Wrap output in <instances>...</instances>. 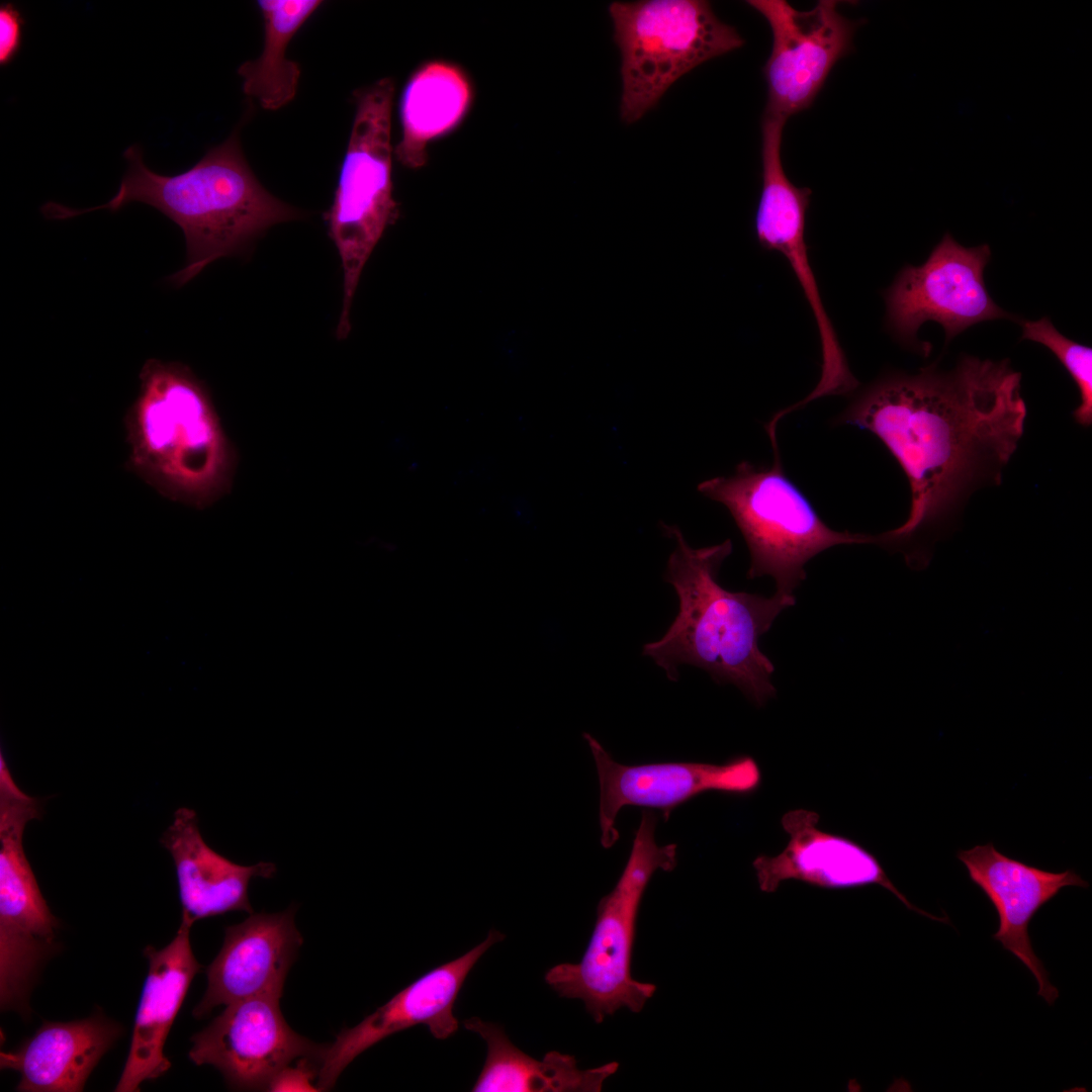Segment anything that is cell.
<instances>
[{"mask_svg":"<svg viewBox=\"0 0 1092 1092\" xmlns=\"http://www.w3.org/2000/svg\"><path fill=\"white\" fill-rule=\"evenodd\" d=\"M1026 415L1021 373L1007 359L963 355L949 370L889 371L856 392L834 423L876 435L911 492L906 521L872 535V544L901 553L912 569L927 567L971 495L1001 484Z\"/></svg>","mask_w":1092,"mask_h":1092,"instance_id":"1","label":"cell"},{"mask_svg":"<svg viewBox=\"0 0 1092 1092\" xmlns=\"http://www.w3.org/2000/svg\"><path fill=\"white\" fill-rule=\"evenodd\" d=\"M123 156L127 170L108 202L79 209L48 202L41 211L51 219H67L99 209L117 211L130 202L160 210L180 226L186 241V265L168 277L176 287L213 261L243 254L271 226L303 217L300 209L271 194L257 179L238 128L189 170L173 176L149 169L138 145Z\"/></svg>","mask_w":1092,"mask_h":1092,"instance_id":"2","label":"cell"},{"mask_svg":"<svg viewBox=\"0 0 1092 1092\" xmlns=\"http://www.w3.org/2000/svg\"><path fill=\"white\" fill-rule=\"evenodd\" d=\"M675 541L664 579L677 595L678 612L665 634L643 646V655L661 667L669 680H677L678 667L694 665L718 684L736 686L754 705L776 696L775 666L758 641L777 617L796 604L794 595L771 597L731 592L718 581L722 563L732 553L730 539L694 548L680 529L663 524Z\"/></svg>","mask_w":1092,"mask_h":1092,"instance_id":"3","label":"cell"},{"mask_svg":"<svg viewBox=\"0 0 1092 1092\" xmlns=\"http://www.w3.org/2000/svg\"><path fill=\"white\" fill-rule=\"evenodd\" d=\"M124 416L126 470L162 496L203 510L233 486L238 456L206 384L177 361L148 359Z\"/></svg>","mask_w":1092,"mask_h":1092,"instance_id":"4","label":"cell"},{"mask_svg":"<svg viewBox=\"0 0 1092 1092\" xmlns=\"http://www.w3.org/2000/svg\"><path fill=\"white\" fill-rule=\"evenodd\" d=\"M656 823L654 812H642L625 868L614 889L598 904L595 928L581 961L556 965L545 974L546 983L560 997L580 999L597 1023L621 1008L640 1012L656 991L654 984L638 982L631 973L644 892L656 871L671 872L677 863L675 843H656Z\"/></svg>","mask_w":1092,"mask_h":1092,"instance_id":"5","label":"cell"},{"mask_svg":"<svg viewBox=\"0 0 1092 1092\" xmlns=\"http://www.w3.org/2000/svg\"><path fill=\"white\" fill-rule=\"evenodd\" d=\"M698 490L723 504L732 515L750 553L747 578L768 575L777 590L794 595L805 580L806 563L837 545L871 544V534L835 531L816 513L786 476L782 461L737 465L729 477L701 482Z\"/></svg>","mask_w":1092,"mask_h":1092,"instance_id":"6","label":"cell"},{"mask_svg":"<svg viewBox=\"0 0 1092 1092\" xmlns=\"http://www.w3.org/2000/svg\"><path fill=\"white\" fill-rule=\"evenodd\" d=\"M609 14L621 60L620 116L626 123L642 118L680 77L744 43L708 1H616Z\"/></svg>","mask_w":1092,"mask_h":1092,"instance_id":"7","label":"cell"},{"mask_svg":"<svg viewBox=\"0 0 1092 1092\" xmlns=\"http://www.w3.org/2000/svg\"><path fill=\"white\" fill-rule=\"evenodd\" d=\"M395 83L383 77L357 89L355 114L331 207L328 235L342 262L343 306L350 308L363 268L398 217L393 197L391 142Z\"/></svg>","mask_w":1092,"mask_h":1092,"instance_id":"8","label":"cell"},{"mask_svg":"<svg viewBox=\"0 0 1092 1092\" xmlns=\"http://www.w3.org/2000/svg\"><path fill=\"white\" fill-rule=\"evenodd\" d=\"M991 259L986 244L967 248L945 234L920 266L906 265L885 290L886 329L902 346L927 357L931 345L918 331L929 321L945 333V345L968 328L1016 316L989 294L984 271Z\"/></svg>","mask_w":1092,"mask_h":1092,"instance_id":"9","label":"cell"},{"mask_svg":"<svg viewBox=\"0 0 1092 1092\" xmlns=\"http://www.w3.org/2000/svg\"><path fill=\"white\" fill-rule=\"evenodd\" d=\"M785 122L765 118L761 123L762 186L755 216L757 241L767 250L783 254L789 262L816 321L821 344V377L808 394H850L858 387L830 318L823 306L805 242L806 210L812 191L795 186L784 171L781 146Z\"/></svg>","mask_w":1092,"mask_h":1092,"instance_id":"10","label":"cell"},{"mask_svg":"<svg viewBox=\"0 0 1092 1092\" xmlns=\"http://www.w3.org/2000/svg\"><path fill=\"white\" fill-rule=\"evenodd\" d=\"M838 1L800 11L785 0H749L767 21L772 46L763 66L764 113L789 118L811 106L834 65L852 50L860 21L843 16Z\"/></svg>","mask_w":1092,"mask_h":1092,"instance_id":"11","label":"cell"},{"mask_svg":"<svg viewBox=\"0 0 1092 1092\" xmlns=\"http://www.w3.org/2000/svg\"><path fill=\"white\" fill-rule=\"evenodd\" d=\"M583 738L593 753L600 785L601 844L611 848L619 839L618 813L626 806L661 812L665 821L678 806L711 791L748 796L761 783V771L749 755L724 763L667 761L626 765L616 761L590 734Z\"/></svg>","mask_w":1092,"mask_h":1092,"instance_id":"12","label":"cell"},{"mask_svg":"<svg viewBox=\"0 0 1092 1092\" xmlns=\"http://www.w3.org/2000/svg\"><path fill=\"white\" fill-rule=\"evenodd\" d=\"M280 998L257 996L225 1005L191 1037L189 1059L211 1065L237 1090H268L274 1077L295 1060L320 1063L326 1050L295 1032L285 1021Z\"/></svg>","mask_w":1092,"mask_h":1092,"instance_id":"13","label":"cell"},{"mask_svg":"<svg viewBox=\"0 0 1092 1092\" xmlns=\"http://www.w3.org/2000/svg\"><path fill=\"white\" fill-rule=\"evenodd\" d=\"M504 938L499 931L490 930L478 945L424 974L356 1026L342 1029L324 1052L315 1082L317 1091L333 1088L353 1060L396 1032L423 1024L437 1039L453 1035L459 1026L454 1004L466 977L481 956Z\"/></svg>","mask_w":1092,"mask_h":1092,"instance_id":"14","label":"cell"},{"mask_svg":"<svg viewBox=\"0 0 1092 1092\" xmlns=\"http://www.w3.org/2000/svg\"><path fill=\"white\" fill-rule=\"evenodd\" d=\"M819 819L818 813L806 809L784 814L782 827L790 836L785 849L775 856L758 855L752 862L760 891L775 893L789 880L828 890L878 885L895 895L909 910L950 923L946 915L936 917L913 905L896 888L871 851L852 839L822 830L818 827Z\"/></svg>","mask_w":1092,"mask_h":1092,"instance_id":"15","label":"cell"},{"mask_svg":"<svg viewBox=\"0 0 1092 1092\" xmlns=\"http://www.w3.org/2000/svg\"><path fill=\"white\" fill-rule=\"evenodd\" d=\"M957 857L997 911L999 925L993 939L1030 971L1038 985L1037 995L1053 1005L1059 991L1034 952L1028 926L1036 912L1063 888H1088V882L1074 870L1052 873L1006 856L991 842L961 849Z\"/></svg>","mask_w":1092,"mask_h":1092,"instance_id":"16","label":"cell"},{"mask_svg":"<svg viewBox=\"0 0 1092 1092\" xmlns=\"http://www.w3.org/2000/svg\"><path fill=\"white\" fill-rule=\"evenodd\" d=\"M295 907L251 914L225 928L218 954L206 969L207 988L193 1009L202 1018L219 1005L257 997H282L288 971L302 944Z\"/></svg>","mask_w":1092,"mask_h":1092,"instance_id":"17","label":"cell"},{"mask_svg":"<svg viewBox=\"0 0 1092 1092\" xmlns=\"http://www.w3.org/2000/svg\"><path fill=\"white\" fill-rule=\"evenodd\" d=\"M59 921L41 895L25 853L0 859V1001L27 1013L36 971L56 947Z\"/></svg>","mask_w":1092,"mask_h":1092,"instance_id":"18","label":"cell"},{"mask_svg":"<svg viewBox=\"0 0 1092 1092\" xmlns=\"http://www.w3.org/2000/svg\"><path fill=\"white\" fill-rule=\"evenodd\" d=\"M193 924L181 919L171 942L161 949L148 945L144 956L149 963L138 1006L129 1052L117 1092L140 1091L145 1081L155 1080L171 1067L164 1055L169 1031L184 1001L188 988L201 966L190 943Z\"/></svg>","mask_w":1092,"mask_h":1092,"instance_id":"19","label":"cell"},{"mask_svg":"<svg viewBox=\"0 0 1092 1092\" xmlns=\"http://www.w3.org/2000/svg\"><path fill=\"white\" fill-rule=\"evenodd\" d=\"M160 842L173 858L182 919L191 924L232 911L252 914L250 882L271 879L277 871L273 862L241 866L216 852L202 838L195 811L186 807L175 811Z\"/></svg>","mask_w":1092,"mask_h":1092,"instance_id":"20","label":"cell"},{"mask_svg":"<svg viewBox=\"0 0 1092 1092\" xmlns=\"http://www.w3.org/2000/svg\"><path fill=\"white\" fill-rule=\"evenodd\" d=\"M120 1032L118 1024L100 1014L46 1021L19 1048L1 1052L0 1067L20 1074L17 1091L80 1092Z\"/></svg>","mask_w":1092,"mask_h":1092,"instance_id":"21","label":"cell"},{"mask_svg":"<svg viewBox=\"0 0 1092 1092\" xmlns=\"http://www.w3.org/2000/svg\"><path fill=\"white\" fill-rule=\"evenodd\" d=\"M474 89L467 72L447 60L423 63L408 78L399 102L401 136L394 157L404 167L420 169L428 147L453 131L467 115Z\"/></svg>","mask_w":1092,"mask_h":1092,"instance_id":"22","label":"cell"},{"mask_svg":"<svg viewBox=\"0 0 1092 1092\" xmlns=\"http://www.w3.org/2000/svg\"><path fill=\"white\" fill-rule=\"evenodd\" d=\"M463 1025L487 1045L483 1068L471 1089L474 1092H600L619 1068L611 1062L580 1070L574 1057L556 1051L539 1061L514 1045L496 1023L471 1017Z\"/></svg>","mask_w":1092,"mask_h":1092,"instance_id":"23","label":"cell"},{"mask_svg":"<svg viewBox=\"0 0 1092 1092\" xmlns=\"http://www.w3.org/2000/svg\"><path fill=\"white\" fill-rule=\"evenodd\" d=\"M320 0H259L264 24L261 55L238 68L244 93L275 111L290 103L298 88L300 67L286 57L294 34L323 4Z\"/></svg>","mask_w":1092,"mask_h":1092,"instance_id":"24","label":"cell"},{"mask_svg":"<svg viewBox=\"0 0 1092 1092\" xmlns=\"http://www.w3.org/2000/svg\"><path fill=\"white\" fill-rule=\"evenodd\" d=\"M1021 326V339L1046 347L1069 372L1080 396L1073 417L1079 425L1089 427L1092 424V349L1062 335L1049 317L1024 321Z\"/></svg>","mask_w":1092,"mask_h":1092,"instance_id":"25","label":"cell"},{"mask_svg":"<svg viewBox=\"0 0 1092 1092\" xmlns=\"http://www.w3.org/2000/svg\"><path fill=\"white\" fill-rule=\"evenodd\" d=\"M25 19L14 3L0 5V65H9L22 47Z\"/></svg>","mask_w":1092,"mask_h":1092,"instance_id":"26","label":"cell"},{"mask_svg":"<svg viewBox=\"0 0 1092 1092\" xmlns=\"http://www.w3.org/2000/svg\"><path fill=\"white\" fill-rule=\"evenodd\" d=\"M320 1063L311 1059H300L298 1065H290L280 1071L271 1081L268 1091H317L312 1085L317 1078Z\"/></svg>","mask_w":1092,"mask_h":1092,"instance_id":"27","label":"cell"}]
</instances>
